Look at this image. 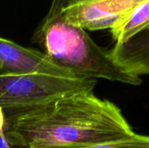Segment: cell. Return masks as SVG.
I'll return each mask as SVG.
<instances>
[{"label": "cell", "instance_id": "6da1fadb", "mask_svg": "<svg viewBox=\"0 0 149 148\" xmlns=\"http://www.w3.org/2000/svg\"><path fill=\"white\" fill-rule=\"evenodd\" d=\"M3 133L26 148H63L134 135L120 108L92 91L76 92L26 108L3 109Z\"/></svg>", "mask_w": 149, "mask_h": 148}, {"label": "cell", "instance_id": "7a4b0ae2", "mask_svg": "<svg viewBox=\"0 0 149 148\" xmlns=\"http://www.w3.org/2000/svg\"><path fill=\"white\" fill-rule=\"evenodd\" d=\"M73 0H52L33 40L59 68L78 79H104L140 85L141 77L120 66L109 51L99 46L82 28L66 21L65 7Z\"/></svg>", "mask_w": 149, "mask_h": 148}, {"label": "cell", "instance_id": "3957f363", "mask_svg": "<svg viewBox=\"0 0 149 148\" xmlns=\"http://www.w3.org/2000/svg\"><path fill=\"white\" fill-rule=\"evenodd\" d=\"M96 79H65L45 75H0V107L26 108L63 95L92 91Z\"/></svg>", "mask_w": 149, "mask_h": 148}, {"label": "cell", "instance_id": "277c9868", "mask_svg": "<svg viewBox=\"0 0 149 148\" xmlns=\"http://www.w3.org/2000/svg\"><path fill=\"white\" fill-rule=\"evenodd\" d=\"M143 0H73L64 9L67 22L85 31L110 29L124 21Z\"/></svg>", "mask_w": 149, "mask_h": 148}, {"label": "cell", "instance_id": "5b68a950", "mask_svg": "<svg viewBox=\"0 0 149 148\" xmlns=\"http://www.w3.org/2000/svg\"><path fill=\"white\" fill-rule=\"evenodd\" d=\"M33 74L78 79L57 66L43 51L25 48L0 37V75Z\"/></svg>", "mask_w": 149, "mask_h": 148}, {"label": "cell", "instance_id": "8992f818", "mask_svg": "<svg viewBox=\"0 0 149 148\" xmlns=\"http://www.w3.org/2000/svg\"><path fill=\"white\" fill-rule=\"evenodd\" d=\"M113 59L136 76H149V28L109 51Z\"/></svg>", "mask_w": 149, "mask_h": 148}, {"label": "cell", "instance_id": "52a82bcc", "mask_svg": "<svg viewBox=\"0 0 149 148\" xmlns=\"http://www.w3.org/2000/svg\"><path fill=\"white\" fill-rule=\"evenodd\" d=\"M149 28V0H143L131 14L111 30L115 44H121Z\"/></svg>", "mask_w": 149, "mask_h": 148}, {"label": "cell", "instance_id": "ba28073f", "mask_svg": "<svg viewBox=\"0 0 149 148\" xmlns=\"http://www.w3.org/2000/svg\"><path fill=\"white\" fill-rule=\"evenodd\" d=\"M63 148H149V136L135 133L122 140Z\"/></svg>", "mask_w": 149, "mask_h": 148}, {"label": "cell", "instance_id": "9c48e42d", "mask_svg": "<svg viewBox=\"0 0 149 148\" xmlns=\"http://www.w3.org/2000/svg\"><path fill=\"white\" fill-rule=\"evenodd\" d=\"M0 148H26L25 147L17 145L10 141L4 134V133L0 132Z\"/></svg>", "mask_w": 149, "mask_h": 148}, {"label": "cell", "instance_id": "30bf717a", "mask_svg": "<svg viewBox=\"0 0 149 148\" xmlns=\"http://www.w3.org/2000/svg\"><path fill=\"white\" fill-rule=\"evenodd\" d=\"M5 126V120H4V112L3 108L0 107V132L3 133Z\"/></svg>", "mask_w": 149, "mask_h": 148}]
</instances>
